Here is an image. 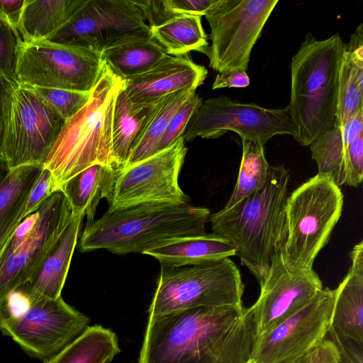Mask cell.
Segmentation results:
<instances>
[{
	"label": "cell",
	"instance_id": "cell-1",
	"mask_svg": "<svg viewBox=\"0 0 363 363\" xmlns=\"http://www.w3.org/2000/svg\"><path fill=\"white\" fill-rule=\"evenodd\" d=\"M255 341L242 305L186 308L148 316L138 363H247Z\"/></svg>",
	"mask_w": 363,
	"mask_h": 363
},
{
	"label": "cell",
	"instance_id": "cell-2",
	"mask_svg": "<svg viewBox=\"0 0 363 363\" xmlns=\"http://www.w3.org/2000/svg\"><path fill=\"white\" fill-rule=\"evenodd\" d=\"M289 177L284 165L270 166L267 181L260 189L208 218L213 233L231 242L241 264L259 284L281 249Z\"/></svg>",
	"mask_w": 363,
	"mask_h": 363
},
{
	"label": "cell",
	"instance_id": "cell-3",
	"mask_svg": "<svg viewBox=\"0 0 363 363\" xmlns=\"http://www.w3.org/2000/svg\"><path fill=\"white\" fill-rule=\"evenodd\" d=\"M209 209L189 203H148L107 210L87 221L78 247L84 252L104 249L114 254L144 253L176 238L206 233Z\"/></svg>",
	"mask_w": 363,
	"mask_h": 363
},
{
	"label": "cell",
	"instance_id": "cell-4",
	"mask_svg": "<svg viewBox=\"0 0 363 363\" xmlns=\"http://www.w3.org/2000/svg\"><path fill=\"white\" fill-rule=\"evenodd\" d=\"M123 85V79L105 62L86 104L65 121L43 164L52 175V191L93 164L116 169L112 150L113 118Z\"/></svg>",
	"mask_w": 363,
	"mask_h": 363
},
{
	"label": "cell",
	"instance_id": "cell-5",
	"mask_svg": "<svg viewBox=\"0 0 363 363\" xmlns=\"http://www.w3.org/2000/svg\"><path fill=\"white\" fill-rule=\"evenodd\" d=\"M345 52L340 34L317 40L308 33L291 62L289 115L296 128L294 139L310 145L335 124L339 70Z\"/></svg>",
	"mask_w": 363,
	"mask_h": 363
},
{
	"label": "cell",
	"instance_id": "cell-6",
	"mask_svg": "<svg viewBox=\"0 0 363 363\" xmlns=\"http://www.w3.org/2000/svg\"><path fill=\"white\" fill-rule=\"evenodd\" d=\"M343 194L330 177L318 173L286 200L284 228L279 254L291 267L313 269L342 215Z\"/></svg>",
	"mask_w": 363,
	"mask_h": 363
},
{
	"label": "cell",
	"instance_id": "cell-7",
	"mask_svg": "<svg viewBox=\"0 0 363 363\" xmlns=\"http://www.w3.org/2000/svg\"><path fill=\"white\" fill-rule=\"evenodd\" d=\"M243 291L240 270L230 258L198 265L161 264L148 314L159 315L197 307L242 306Z\"/></svg>",
	"mask_w": 363,
	"mask_h": 363
},
{
	"label": "cell",
	"instance_id": "cell-8",
	"mask_svg": "<svg viewBox=\"0 0 363 363\" xmlns=\"http://www.w3.org/2000/svg\"><path fill=\"white\" fill-rule=\"evenodd\" d=\"M278 0H217L205 15L211 45L201 52L218 72L246 71L252 50Z\"/></svg>",
	"mask_w": 363,
	"mask_h": 363
},
{
	"label": "cell",
	"instance_id": "cell-9",
	"mask_svg": "<svg viewBox=\"0 0 363 363\" xmlns=\"http://www.w3.org/2000/svg\"><path fill=\"white\" fill-rule=\"evenodd\" d=\"M101 53L40 40L20 43L16 80L30 86L90 91L104 65Z\"/></svg>",
	"mask_w": 363,
	"mask_h": 363
},
{
	"label": "cell",
	"instance_id": "cell-10",
	"mask_svg": "<svg viewBox=\"0 0 363 363\" xmlns=\"http://www.w3.org/2000/svg\"><path fill=\"white\" fill-rule=\"evenodd\" d=\"M151 37L132 0H85L58 30L43 39L101 53L120 44Z\"/></svg>",
	"mask_w": 363,
	"mask_h": 363
},
{
	"label": "cell",
	"instance_id": "cell-11",
	"mask_svg": "<svg viewBox=\"0 0 363 363\" xmlns=\"http://www.w3.org/2000/svg\"><path fill=\"white\" fill-rule=\"evenodd\" d=\"M65 122L30 86L19 84L8 114L1 159L9 169L43 164Z\"/></svg>",
	"mask_w": 363,
	"mask_h": 363
},
{
	"label": "cell",
	"instance_id": "cell-12",
	"mask_svg": "<svg viewBox=\"0 0 363 363\" xmlns=\"http://www.w3.org/2000/svg\"><path fill=\"white\" fill-rule=\"evenodd\" d=\"M228 131L235 132L241 139L263 145L274 135H290L294 138L296 134L286 107L264 108L220 96L202 101L183 137L184 143H188L197 137L218 138Z\"/></svg>",
	"mask_w": 363,
	"mask_h": 363
},
{
	"label": "cell",
	"instance_id": "cell-13",
	"mask_svg": "<svg viewBox=\"0 0 363 363\" xmlns=\"http://www.w3.org/2000/svg\"><path fill=\"white\" fill-rule=\"evenodd\" d=\"M27 296L28 304L24 311L0 317V330L30 355L48 359L88 327L89 318L62 296Z\"/></svg>",
	"mask_w": 363,
	"mask_h": 363
},
{
	"label": "cell",
	"instance_id": "cell-14",
	"mask_svg": "<svg viewBox=\"0 0 363 363\" xmlns=\"http://www.w3.org/2000/svg\"><path fill=\"white\" fill-rule=\"evenodd\" d=\"M184 137L173 145L119 170L109 211L143 203L184 204L190 199L179 184L187 148Z\"/></svg>",
	"mask_w": 363,
	"mask_h": 363
},
{
	"label": "cell",
	"instance_id": "cell-15",
	"mask_svg": "<svg viewBox=\"0 0 363 363\" xmlns=\"http://www.w3.org/2000/svg\"><path fill=\"white\" fill-rule=\"evenodd\" d=\"M335 289L323 288L307 304L266 335L256 340L255 363H294L321 343L329 333Z\"/></svg>",
	"mask_w": 363,
	"mask_h": 363
},
{
	"label": "cell",
	"instance_id": "cell-16",
	"mask_svg": "<svg viewBox=\"0 0 363 363\" xmlns=\"http://www.w3.org/2000/svg\"><path fill=\"white\" fill-rule=\"evenodd\" d=\"M260 285L257 301L248 308L252 314L256 340L266 335L307 304L323 288L313 269L286 265L276 255Z\"/></svg>",
	"mask_w": 363,
	"mask_h": 363
},
{
	"label": "cell",
	"instance_id": "cell-17",
	"mask_svg": "<svg viewBox=\"0 0 363 363\" xmlns=\"http://www.w3.org/2000/svg\"><path fill=\"white\" fill-rule=\"evenodd\" d=\"M38 211V218L31 233L0 263V315L9 296L29 281L72 216L60 189L52 191L40 203Z\"/></svg>",
	"mask_w": 363,
	"mask_h": 363
},
{
	"label": "cell",
	"instance_id": "cell-18",
	"mask_svg": "<svg viewBox=\"0 0 363 363\" xmlns=\"http://www.w3.org/2000/svg\"><path fill=\"white\" fill-rule=\"evenodd\" d=\"M207 74L206 68L194 62L188 55H167L149 70L123 79V89L133 104L153 103L184 89H196Z\"/></svg>",
	"mask_w": 363,
	"mask_h": 363
},
{
	"label": "cell",
	"instance_id": "cell-19",
	"mask_svg": "<svg viewBox=\"0 0 363 363\" xmlns=\"http://www.w3.org/2000/svg\"><path fill=\"white\" fill-rule=\"evenodd\" d=\"M351 267L335 289L329 334L335 345L363 348V241L350 252Z\"/></svg>",
	"mask_w": 363,
	"mask_h": 363
},
{
	"label": "cell",
	"instance_id": "cell-20",
	"mask_svg": "<svg viewBox=\"0 0 363 363\" xmlns=\"http://www.w3.org/2000/svg\"><path fill=\"white\" fill-rule=\"evenodd\" d=\"M83 217L73 215L40 262L29 281L21 287L28 296L55 299L61 296Z\"/></svg>",
	"mask_w": 363,
	"mask_h": 363
},
{
	"label": "cell",
	"instance_id": "cell-21",
	"mask_svg": "<svg viewBox=\"0 0 363 363\" xmlns=\"http://www.w3.org/2000/svg\"><path fill=\"white\" fill-rule=\"evenodd\" d=\"M143 254L154 257L161 264L182 267L229 258L236 255V250L226 238L206 233L170 239Z\"/></svg>",
	"mask_w": 363,
	"mask_h": 363
},
{
	"label": "cell",
	"instance_id": "cell-22",
	"mask_svg": "<svg viewBox=\"0 0 363 363\" xmlns=\"http://www.w3.org/2000/svg\"><path fill=\"white\" fill-rule=\"evenodd\" d=\"M118 172L111 167L95 164L65 183L60 189L65 194L72 213L86 216L87 221L93 220L102 199H106L108 206L111 204Z\"/></svg>",
	"mask_w": 363,
	"mask_h": 363
},
{
	"label": "cell",
	"instance_id": "cell-23",
	"mask_svg": "<svg viewBox=\"0 0 363 363\" xmlns=\"http://www.w3.org/2000/svg\"><path fill=\"white\" fill-rule=\"evenodd\" d=\"M363 133V111L347 124L334 125L318 137L309 146L319 174L330 177L340 187L344 182V158L348 145Z\"/></svg>",
	"mask_w": 363,
	"mask_h": 363
},
{
	"label": "cell",
	"instance_id": "cell-24",
	"mask_svg": "<svg viewBox=\"0 0 363 363\" xmlns=\"http://www.w3.org/2000/svg\"><path fill=\"white\" fill-rule=\"evenodd\" d=\"M43 169V164L13 168L0 183V250L22 221V211Z\"/></svg>",
	"mask_w": 363,
	"mask_h": 363
},
{
	"label": "cell",
	"instance_id": "cell-25",
	"mask_svg": "<svg viewBox=\"0 0 363 363\" xmlns=\"http://www.w3.org/2000/svg\"><path fill=\"white\" fill-rule=\"evenodd\" d=\"M85 0H26L18 30L23 43L43 40L62 27Z\"/></svg>",
	"mask_w": 363,
	"mask_h": 363
},
{
	"label": "cell",
	"instance_id": "cell-26",
	"mask_svg": "<svg viewBox=\"0 0 363 363\" xmlns=\"http://www.w3.org/2000/svg\"><path fill=\"white\" fill-rule=\"evenodd\" d=\"M160 100L136 104L129 100L123 88L118 93L113 112L112 134L113 156L116 169L125 167L135 140Z\"/></svg>",
	"mask_w": 363,
	"mask_h": 363
},
{
	"label": "cell",
	"instance_id": "cell-27",
	"mask_svg": "<svg viewBox=\"0 0 363 363\" xmlns=\"http://www.w3.org/2000/svg\"><path fill=\"white\" fill-rule=\"evenodd\" d=\"M120 352L116 333L95 325L88 326L45 363H111Z\"/></svg>",
	"mask_w": 363,
	"mask_h": 363
},
{
	"label": "cell",
	"instance_id": "cell-28",
	"mask_svg": "<svg viewBox=\"0 0 363 363\" xmlns=\"http://www.w3.org/2000/svg\"><path fill=\"white\" fill-rule=\"evenodd\" d=\"M167 55L152 37L128 41L101 52L106 64L122 79L149 70Z\"/></svg>",
	"mask_w": 363,
	"mask_h": 363
},
{
	"label": "cell",
	"instance_id": "cell-29",
	"mask_svg": "<svg viewBox=\"0 0 363 363\" xmlns=\"http://www.w3.org/2000/svg\"><path fill=\"white\" fill-rule=\"evenodd\" d=\"M195 93L196 89L187 88L161 99L135 140L125 167L154 154L173 115Z\"/></svg>",
	"mask_w": 363,
	"mask_h": 363
},
{
	"label": "cell",
	"instance_id": "cell-30",
	"mask_svg": "<svg viewBox=\"0 0 363 363\" xmlns=\"http://www.w3.org/2000/svg\"><path fill=\"white\" fill-rule=\"evenodd\" d=\"M150 33L169 55H184L192 50L202 52L208 46L201 16H177L160 26L150 27Z\"/></svg>",
	"mask_w": 363,
	"mask_h": 363
},
{
	"label": "cell",
	"instance_id": "cell-31",
	"mask_svg": "<svg viewBox=\"0 0 363 363\" xmlns=\"http://www.w3.org/2000/svg\"><path fill=\"white\" fill-rule=\"evenodd\" d=\"M241 140L242 155L238 179L225 208L232 207L260 189L269 173L270 165L264 155V145L251 140Z\"/></svg>",
	"mask_w": 363,
	"mask_h": 363
},
{
	"label": "cell",
	"instance_id": "cell-32",
	"mask_svg": "<svg viewBox=\"0 0 363 363\" xmlns=\"http://www.w3.org/2000/svg\"><path fill=\"white\" fill-rule=\"evenodd\" d=\"M363 111V70L357 69L344 52L340 70L337 110L335 124L340 127Z\"/></svg>",
	"mask_w": 363,
	"mask_h": 363
},
{
	"label": "cell",
	"instance_id": "cell-33",
	"mask_svg": "<svg viewBox=\"0 0 363 363\" xmlns=\"http://www.w3.org/2000/svg\"><path fill=\"white\" fill-rule=\"evenodd\" d=\"M30 86L65 121L73 116L86 104L90 94V91Z\"/></svg>",
	"mask_w": 363,
	"mask_h": 363
},
{
	"label": "cell",
	"instance_id": "cell-34",
	"mask_svg": "<svg viewBox=\"0 0 363 363\" xmlns=\"http://www.w3.org/2000/svg\"><path fill=\"white\" fill-rule=\"evenodd\" d=\"M201 103V98L195 93L179 107L172 117L154 154L169 147L183 136L191 118Z\"/></svg>",
	"mask_w": 363,
	"mask_h": 363
},
{
	"label": "cell",
	"instance_id": "cell-35",
	"mask_svg": "<svg viewBox=\"0 0 363 363\" xmlns=\"http://www.w3.org/2000/svg\"><path fill=\"white\" fill-rule=\"evenodd\" d=\"M22 41L17 29L0 20V76L16 80L18 48Z\"/></svg>",
	"mask_w": 363,
	"mask_h": 363
},
{
	"label": "cell",
	"instance_id": "cell-36",
	"mask_svg": "<svg viewBox=\"0 0 363 363\" xmlns=\"http://www.w3.org/2000/svg\"><path fill=\"white\" fill-rule=\"evenodd\" d=\"M343 166V184L358 186L363 179V133L348 145Z\"/></svg>",
	"mask_w": 363,
	"mask_h": 363
},
{
	"label": "cell",
	"instance_id": "cell-37",
	"mask_svg": "<svg viewBox=\"0 0 363 363\" xmlns=\"http://www.w3.org/2000/svg\"><path fill=\"white\" fill-rule=\"evenodd\" d=\"M52 192V178L50 172L43 168L40 176L33 187L21 215L23 220L35 211L40 203Z\"/></svg>",
	"mask_w": 363,
	"mask_h": 363
},
{
	"label": "cell",
	"instance_id": "cell-38",
	"mask_svg": "<svg viewBox=\"0 0 363 363\" xmlns=\"http://www.w3.org/2000/svg\"><path fill=\"white\" fill-rule=\"evenodd\" d=\"M132 1L140 10L145 21H148L150 27L160 26L179 16L167 9L164 0Z\"/></svg>",
	"mask_w": 363,
	"mask_h": 363
},
{
	"label": "cell",
	"instance_id": "cell-39",
	"mask_svg": "<svg viewBox=\"0 0 363 363\" xmlns=\"http://www.w3.org/2000/svg\"><path fill=\"white\" fill-rule=\"evenodd\" d=\"M18 84L15 79L0 76V158L8 114L13 93Z\"/></svg>",
	"mask_w": 363,
	"mask_h": 363
},
{
	"label": "cell",
	"instance_id": "cell-40",
	"mask_svg": "<svg viewBox=\"0 0 363 363\" xmlns=\"http://www.w3.org/2000/svg\"><path fill=\"white\" fill-rule=\"evenodd\" d=\"M217 0H164L165 6L177 15L205 16Z\"/></svg>",
	"mask_w": 363,
	"mask_h": 363
},
{
	"label": "cell",
	"instance_id": "cell-41",
	"mask_svg": "<svg viewBox=\"0 0 363 363\" xmlns=\"http://www.w3.org/2000/svg\"><path fill=\"white\" fill-rule=\"evenodd\" d=\"M340 351L331 340H324L306 354L298 363H337Z\"/></svg>",
	"mask_w": 363,
	"mask_h": 363
},
{
	"label": "cell",
	"instance_id": "cell-42",
	"mask_svg": "<svg viewBox=\"0 0 363 363\" xmlns=\"http://www.w3.org/2000/svg\"><path fill=\"white\" fill-rule=\"evenodd\" d=\"M250 81L246 71L231 69L218 72L213 83L212 89L244 88L250 85Z\"/></svg>",
	"mask_w": 363,
	"mask_h": 363
},
{
	"label": "cell",
	"instance_id": "cell-43",
	"mask_svg": "<svg viewBox=\"0 0 363 363\" xmlns=\"http://www.w3.org/2000/svg\"><path fill=\"white\" fill-rule=\"evenodd\" d=\"M26 0H0V20L18 28Z\"/></svg>",
	"mask_w": 363,
	"mask_h": 363
},
{
	"label": "cell",
	"instance_id": "cell-44",
	"mask_svg": "<svg viewBox=\"0 0 363 363\" xmlns=\"http://www.w3.org/2000/svg\"><path fill=\"white\" fill-rule=\"evenodd\" d=\"M363 24L361 23L351 35L347 44H345V50L350 56L354 65L363 69Z\"/></svg>",
	"mask_w": 363,
	"mask_h": 363
},
{
	"label": "cell",
	"instance_id": "cell-45",
	"mask_svg": "<svg viewBox=\"0 0 363 363\" xmlns=\"http://www.w3.org/2000/svg\"><path fill=\"white\" fill-rule=\"evenodd\" d=\"M9 168L4 162L0 158V183L2 182L7 172H9Z\"/></svg>",
	"mask_w": 363,
	"mask_h": 363
},
{
	"label": "cell",
	"instance_id": "cell-46",
	"mask_svg": "<svg viewBox=\"0 0 363 363\" xmlns=\"http://www.w3.org/2000/svg\"><path fill=\"white\" fill-rule=\"evenodd\" d=\"M340 357L337 363H357L345 354L340 352Z\"/></svg>",
	"mask_w": 363,
	"mask_h": 363
},
{
	"label": "cell",
	"instance_id": "cell-47",
	"mask_svg": "<svg viewBox=\"0 0 363 363\" xmlns=\"http://www.w3.org/2000/svg\"><path fill=\"white\" fill-rule=\"evenodd\" d=\"M247 363H255L253 360L250 359Z\"/></svg>",
	"mask_w": 363,
	"mask_h": 363
},
{
	"label": "cell",
	"instance_id": "cell-48",
	"mask_svg": "<svg viewBox=\"0 0 363 363\" xmlns=\"http://www.w3.org/2000/svg\"><path fill=\"white\" fill-rule=\"evenodd\" d=\"M298 362H294V363H298Z\"/></svg>",
	"mask_w": 363,
	"mask_h": 363
}]
</instances>
